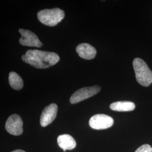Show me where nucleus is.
<instances>
[{"label":"nucleus","instance_id":"obj_1","mask_svg":"<svg viewBox=\"0 0 152 152\" xmlns=\"http://www.w3.org/2000/svg\"><path fill=\"white\" fill-rule=\"evenodd\" d=\"M22 60L29 65L39 69L48 68L56 64L59 60L55 53L38 50H29L22 56Z\"/></svg>","mask_w":152,"mask_h":152},{"label":"nucleus","instance_id":"obj_2","mask_svg":"<svg viewBox=\"0 0 152 152\" xmlns=\"http://www.w3.org/2000/svg\"><path fill=\"white\" fill-rule=\"evenodd\" d=\"M133 67L135 73L136 81L142 86L148 87L152 83V72L147 63L140 58L133 61Z\"/></svg>","mask_w":152,"mask_h":152},{"label":"nucleus","instance_id":"obj_3","mask_svg":"<svg viewBox=\"0 0 152 152\" xmlns=\"http://www.w3.org/2000/svg\"><path fill=\"white\" fill-rule=\"evenodd\" d=\"M64 12L59 8L42 10L37 14L39 21L50 27L56 26L64 19Z\"/></svg>","mask_w":152,"mask_h":152},{"label":"nucleus","instance_id":"obj_4","mask_svg":"<svg viewBox=\"0 0 152 152\" xmlns=\"http://www.w3.org/2000/svg\"><path fill=\"white\" fill-rule=\"evenodd\" d=\"M100 90L101 87L99 86H94L91 87H83L80 88L74 92L71 96L70 102L72 104L80 103L97 94Z\"/></svg>","mask_w":152,"mask_h":152},{"label":"nucleus","instance_id":"obj_5","mask_svg":"<svg viewBox=\"0 0 152 152\" xmlns=\"http://www.w3.org/2000/svg\"><path fill=\"white\" fill-rule=\"evenodd\" d=\"M113 124V119L106 114H95L89 120L90 126L95 130L107 129L112 127Z\"/></svg>","mask_w":152,"mask_h":152},{"label":"nucleus","instance_id":"obj_6","mask_svg":"<svg viewBox=\"0 0 152 152\" xmlns=\"http://www.w3.org/2000/svg\"><path fill=\"white\" fill-rule=\"evenodd\" d=\"M23 123L21 117L18 114H12L7 120L5 129L9 134L18 136L22 135L23 132Z\"/></svg>","mask_w":152,"mask_h":152},{"label":"nucleus","instance_id":"obj_7","mask_svg":"<svg viewBox=\"0 0 152 152\" xmlns=\"http://www.w3.org/2000/svg\"><path fill=\"white\" fill-rule=\"evenodd\" d=\"M19 32L22 37L19 39L20 44L26 46L40 48L42 43L39 41L38 37L31 31L24 29H19Z\"/></svg>","mask_w":152,"mask_h":152},{"label":"nucleus","instance_id":"obj_8","mask_svg":"<svg viewBox=\"0 0 152 152\" xmlns=\"http://www.w3.org/2000/svg\"><path fill=\"white\" fill-rule=\"evenodd\" d=\"M58 106L56 104H51L45 107L40 117V124L42 127H46L51 124L56 117Z\"/></svg>","mask_w":152,"mask_h":152},{"label":"nucleus","instance_id":"obj_9","mask_svg":"<svg viewBox=\"0 0 152 152\" xmlns=\"http://www.w3.org/2000/svg\"><path fill=\"white\" fill-rule=\"evenodd\" d=\"M76 51L78 55L84 59L91 60L96 55V50L92 46L86 43L78 45L76 48Z\"/></svg>","mask_w":152,"mask_h":152},{"label":"nucleus","instance_id":"obj_10","mask_svg":"<svg viewBox=\"0 0 152 152\" xmlns=\"http://www.w3.org/2000/svg\"><path fill=\"white\" fill-rule=\"evenodd\" d=\"M57 141L59 146L64 152H65L66 150H72L75 148L76 146L75 139L68 134H63L58 136Z\"/></svg>","mask_w":152,"mask_h":152},{"label":"nucleus","instance_id":"obj_11","mask_svg":"<svg viewBox=\"0 0 152 152\" xmlns=\"http://www.w3.org/2000/svg\"><path fill=\"white\" fill-rule=\"evenodd\" d=\"M110 108L117 112H129L135 109V105L133 102L129 101L117 102L111 104Z\"/></svg>","mask_w":152,"mask_h":152},{"label":"nucleus","instance_id":"obj_12","mask_svg":"<svg viewBox=\"0 0 152 152\" xmlns=\"http://www.w3.org/2000/svg\"><path fill=\"white\" fill-rule=\"evenodd\" d=\"M9 82L11 87L16 90H20L23 87V81L19 75L14 72L9 73Z\"/></svg>","mask_w":152,"mask_h":152},{"label":"nucleus","instance_id":"obj_13","mask_svg":"<svg viewBox=\"0 0 152 152\" xmlns=\"http://www.w3.org/2000/svg\"><path fill=\"white\" fill-rule=\"evenodd\" d=\"M135 152H152V148L148 144H144L139 147Z\"/></svg>","mask_w":152,"mask_h":152},{"label":"nucleus","instance_id":"obj_14","mask_svg":"<svg viewBox=\"0 0 152 152\" xmlns=\"http://www.w3.org/2000/svg\"><path fill=\"white\" fill-rule=\"evenodd\" d=\"M25 152V151H23V150H20V149H18V150H15V151H12V152Z\"/></svg>","mask_w":152,"mask_h":152}]
</instances>
